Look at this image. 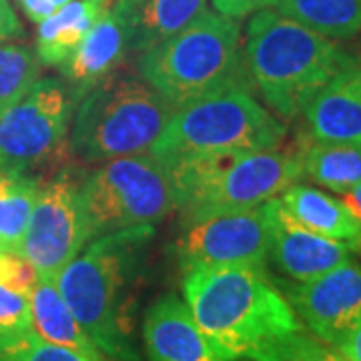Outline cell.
I'll return each instance as SVG.
<instances>
[{
	"instance_id": "cell-1",
	"label": "cell",
	"mask_w": 361,
	"mask_h": 361,
	"mask_svg": "<svg viewBox=\"0 0 361 361\" xmlns=\"http://www.w3.org/2000/svg\"><path fill=\"white\" fill-rule=\"evenodd\" d=\"M185 303L225 360L281 361L301 322L265 267H193L183 277Z\"/></svg>"
},
{
	"instance_id": "cell-2",
	"label": "cell",
	"mask_w": 361,
	"mask_h": 361,
	"mask_svg": "<svg viewBox=\"0 0 361 361\" xmlns=\"http://www.w3.org/2000/svg\"><path fill=\"white\" fill-rule=\"evenodd\" d=\"M153 235L155 225L101 235L54 281L85 334L113 360L139 361L133 345V289Z\"/></svg>"
},
{
	"instance_id": "cell-3",
	"label": "cell",
	"mask_w": 361,
	"mask_h": 361,
	"mask_svg": "<svg viewBox=\"0 0 361 361\" xmlns=\"http://www.w3.org/2000/svg\"><path fill=\"white\" fill-rule=\"evenodd\" d=\"M243 51L251 87L279 118L303 113L317 90L355 65L336 40L271 8L249 18Z\"/></svg>"
},
{
	"instance_id": "cell-4",
	"label": "cell",
	"mask_w": 361,
	"mask_h": 361,
	"mask_svg": "<svg viewBox=\"0 0 361 361\" xmlns=\"http://www.w3.org/2000/svg\"><path fill=\"white\" fill-rule=\"evenodd\" d=\"M139 75L175 109L227 90H251L239 18L203 13L139 56Z\"/></svg>"
},
{
	"instance_id": "cell-5",
	"label": "cell",
	"mask_w": 361,
	"mask_h": 361,
	"mask_svg": "<svg viewBox=\"0 0 361 361\" xmlns=\"http://www.w3.org/2000/svg\"><path fill=\"white\" fill-rule=\"evenodd\" d=\"M165 167L187 225L211 215L263 205L281 197L303 177L299 145L289 151L197 157Z\"/></svg>"
},
{
	"instance_id": "cell-6",
	"label": "cell",
	"mask_w": 361,
	"mask_h": 361,
	"mask_svg": "<svg viewBox=\"0 0 361 361\" xmlns=\"http://www.w3.org/2000/svg\"><path fill=\"white\" fill-rule=\"evenodd\" d=\"M175 106L141 75H111L78 103L71 153L82 163L151 153Z\"/></svg>"
},
{
	"instance_id": "cell-7",
	"label": "cell",
	"mask_w": 361,
	"mask_h": 361,
	"mask_svg": "<svg viewBox=\"0 0 361 361\" xmlns=\"http://www.w3.org/2000/svg\"><path fill=\"white\" fill-rule=\"evenodd\" d=\"M285 125L251 90H227L177 109L151 149L161 163L277 149Z\"/></svg>"
},
{
	"instance_id": "cell-8",
	"label": "cell",
	"mask_w": 361,
	"mask_h": 361,
	"mask_svg": "<svg viewBox=\"0 0 361 361\" xmlns=\"http://www.w3.org/2000/svg\"><path fill=\"white\" fill-rule=\"evenodd\" d=\"M90 239L139 225H155L177 209L169 169L153 155L104 161L80 183Z\"/></svg>"
},
{
	"instance_id": "cell-9",
	"label": "cell",
	"mask_w": 361,
	"mask_h": 361,
	"mask_svg": "<svg viewBox=\"0 0 361 361\" xmlns=\"http://www.w3.org/2000/svg\"><path fill=\"white\" fill-rule=\"evenodd\" d=\"M75 104L63 80L39 78L18 103L0 115V171L40 177L42 169H61L71 153Z\"/></svg>"
},
{
	"instance_id": "cell-10",
	"label": "cell",
	"mask_w": 361,
	"mask_h": 361,
	"mask_svg": "<svg viewBox=\"0 0 361 361\" xmlns=\"http://www.w3.org/2000/svg\"><path fill=\"white\" fill-rule=\"evenodd\" d=\"M82 171L61 167L40 183L18 255L26 259L40 279L56 281L61 271L80 255L90 241L89 221L82 203Z\"/></svg>"
},
{
	"instance_id": "cell-11",
	"label": "cell",
	"mask_w": 361,
	"mask_h": 361,
	"mask_svg": "<svg viewBox=\"0 0 361 361\" xmlns=\"http://www.w3.org/2000/svg\"><path fill=\"white\" fill-rule=\"evenodd\" d=\"M269 241V217L263 203L245 211L221 213L189 223L175 251L185 271L229 265L265 267Z\"/></svg>"
},
{
	"instance_id": "cell-12",
	"label": "cell",
	"mask_w": 361,
	"mask_h": 361,
	"mask_svg": "<svg viewBox=\"0 0 361 361\" xmlns=\"http://www.w3.org/2000/svg\"><path fill=\"white\" fill-rule=\"evenodd\" d=\"M285 291L299 322L325 345L337 348L361 319V267L353 259Z\"/></svg>"
},
{
	"instance_id": "cell-13",
	"label": "cell",
	"mask_w": 361,
	"mask_h": 361,
	"mask_svg": "<svg viewBox=\"0 0 361 361\" xmlns=\"http://www.w3.org/2000/svg\"><path fill=\"white\" fill-rule=\"evenodd\" d=\"M265 209L269 217L271 261L297 283L336 269L355 251L348 243L311 231L285 209L279 197L267 201Z\"/></svg>"
},
{
	"instance_id": "cell-14",
	"label": "cell",
	"mask_w": 361,
	"mask_h": 361,
	"mask_svg": "<svg viewBox=\"0 0 361 361\" xmlns=\"http://www.w3.org/2000/svg\"><path fill=\"white\" fill-rule=\"evenodd\" d=\"M142 341L151 361H229L209 341L177 295H163L147 310Z\"/></svg>"
},
{
	"instance_id": "cell-15",
	"label": "cell",
	"mask_w": 361,
	"mask_h": 361,
	"mask_svg": "<svg viewBox=\"0 0 361 361\" xmlns=\"http://www.w3.org/2000/svg\"><path fill=\"white\" fill-rule=\"evenodd\" d=\"M303 116L311 139L361 147V65L349 66L317 90Z\"/></svg>"
},
{
	"instance_id": "cell-16",
	"label": "cell",
	"mask_w": 361,
	"mask_h": 361,
	"mask_svg": "<svg viewBox=\"0 0 361 361\" xmlns=\"http://www.w3.org/2000/svg\"><path fill=\"white\" fill-rule=\"evenodd\" d=\"M129 52L125 30L113 8L92 26L78 49L61 66L75 103H80L90 90L115 75Z\"/></svg>"
},
{
	"instance_id": "cell-17",
	"label": "cell",
	"mask_w": 361,
	"mask_h": 361,
	"mask_svg": "<svg viewBox=\"0 0 361 361\" xmlns=\"http://www.w3.org/2000/svg\"><path fill=\"white\" fill-rule=\"evenodd\" d=\"M113 13L125 30L129 52H145L207 13V0H116Z\"/></svg>"
},
{
	"instance_id": "cell-18",
	"label": "cell",
	"mask_w": 361,
	"mask_h": 361,
	"mask_svg": "<svg viewBox=\"0 0 361 361\" xmlns=\"http://www.w3.org/2000/svg\"><path fill=\"white\" fill-rule=\"evenodd\" d=\"M113 0H73L37 26V56L42 65L63 66Z\"/></svg>"
},
{
	"instance_id": "cell-19",
	"label": "cell",
	"mask_w": 361,
	"mask_h": 361,
	"mask_svg": "<svg viewBox=\"0 0 361 361\" xmlns=\"http://www.w3.org/2000/svg\"><path fill=\"white\" fill-rule=\"evenodd\" d=\"M30 313H32V331L54 345L73 349L92 360L104 361L101 349L92 343L77 317L61 295L59 287L51 279H40L30 291Z\"/></svg>"
},
{
	"instance_id": "cell-20",
	"label": "cell",
	"mask_w": 361,
	"mask_h": 361,
	"mask_svg": "<svg viewBox=\"0 0 361 361\" xmlns=\"http://www.w3.org/2000/svg\"><path fill=\"white\" fill-rule=\"evenodd\" d=\"M279 199L285 209L311 231L348 243L357 251L361 243V223L343 201L305 185L289 187Z\"/></svg>"
},
{
	"instance_id": "cell-21",
	"label": "cell",
	"mask_w": 361,
	"mask_h": 361,
	"mask_svg": "<svg viewBox=\"0 0 361 361\" xmlns=\"http://www.w3.org/2000/svg\"><path fill=\"white\" fill-rule=\"evenodd\" d=\"M301 173L329 191L345 195L361 183V147L301 139Z\"/></svg>"
},
{
	"instance_id": "cell-22",
	"label": "cell",
	"mask_w": 361,
	"mask_h": 361,
	"mask_svg": "<svg viewBox=\"0 0 361 361\" xmlns=\"http://www.w3.org/2000/svg\"><path fill=\"white\" fill-rule=\"evenodd\" d=\"M269 6L331 40L361 32V0H267Z\"/></svg>"
},
{
	"instance_id": "cell-23",
	"label": "cell",
	"mask_w": 361,
	"mask_h": 361,
	"mask_svg": "<svg viewBox=\"0 0 361 361\" xmlns=\"http://www.w3.org/2000/svg\"><path fill=\"white\" fill-rule=\"evenodd\" d=\"M42 179L28 173L0 171V251H20Z\"/></svg>"
},
{
	"instance_id": "cell-24",
	"label": "cell",
	"mask_w": 361,
	"mask_h": 361,
	"mask_svg": "<svg viewBox=\"0 0 361 361\" xmlns=\"http://www.w3.org/2000/svg\"><path fill=\"white\" fill-rule=\"evenodd\" d=\"M39 80V56L25 44H0V115L16 104Z\"/></svg>"
},
{
	"instance_id": "cell-25",
	"label": "cell",
	"mask_w": 361,
	"mask_h": 361,
	"mask_svg": "<svg viewBox=\"0 0 361 361\" xmlns=\"http://www.w3.org/2000/svg\"><path fill=\"white\" fill-rule=\"evenodd\" d=\"M0 361H99L40 339L35 331L0 345Z\"/></svg>"
},
{
	"instance_id": "cell-26",
	"label": "cell",
	"mask_w": 361,
	"mask_h": 361,
	"mask_svg": "<svg viewBox=\"0 0 361 361\" xmlns=\"http://www.w3.org/2000/svg\"><path fill=\"white\" fill-rule=\"evenodd\" d=\"M32 331L28 295L16 293L0 283V345L20 339Z\"/></svg>"
},
{
	"instance_id": "cell-27",
	"label": "cell",
	"mask_w": 361,
	"mask_h": 361,
	"mask_svg": "<svg viewBox=\"0 0 361 361\" xmlns=\"http://www.w3.org/2000/svg\"><path fill=\"white\" fill-rule=\"evenodd\" d=\"M39 281V273L32 265L16 253L0 251V283L6 285L16 293L30 295L35 285Z\"/></svg>"
},
{
	"instance_id": "cell-28",
	"label": "cell",
	"mask_w": 361,
	"mask_h": 361,
	"mask_svg": "<svg viewBox=\"0 0 361 361\" xmlns=\"http://www.w3.org/2000/svg\"><path fill=\"white\" fill-rule=\"evenodd\" d=\"M281 361H353L339 351H331L315 339L297 334L281 349Z\"/></svg>"
},
{
	"instance_id": "cell-29",
	"label": "cell",
	"mask_w": 361,
	"mask_h": 361,
	"mask_svg": "<svg viewBox=\"0 0 361 361\" xmlns=\"http://www.w3.org/2000/svg\"><path fill=\"white\" fill-rule=\"evenodd\" d=\"M68 2H73V0H18V6L23 8L28 20L39 25L49 16L59 13L61 8H65Z\"/></svg>"
},
{
	"instance_id": "cell-30",
	"label": "cell",
	"mask_w": 361,
	"mask_h": 361,
	"mask_svg": "<svg viewBox=\"0 0 361 361\" xmlns=\"http://www.w3.org/2000/svg\"><path fill=\"white\" fill-rule=\"evenodd\" d=\"M23 37H25V28L11 6V0H0V44Z\"/></svg>"
},
{
	"instance_id": "cell-31",
	"label": "cell",
	"mask_w": 361,
	"mask_h": 361,
	"mask_svg": "<svg viewBox=\"0 0 361 361\" xmlns=\"http://www.w3.org/2000/svg\"><path fill=\"white\" fill-rule=\"evenodd\" d=\"M217 13L229 18H243L259 8H267V0H211Z\"/></svg>"
},
{
	"instance_id": "cell-32",
	"label": "cell",
	"mask_w": 361,
	"mask_h": 361,
	"mask_svg": "<svg viewBox=\"0 0 361 361\" xmlns=\"http://www.w3.org/2000/svg\"><path fill=\"white\" fill-rule=\"evenodd\" d=\"M336 349L339 353H343L345 357H349V360L361 361V319Z\"/></svg>"
},
{
	"instance_id": "cell-33",
	"label": "cell",
	"mask_w": 361,
	"mask_h": 361,
	"mask_svg": "<svg viewBox=\"0 0 361 361\" xmlns=\"http://www.w3.org/2000/svg\"><path fill=\"white\" fill-rule=\"evenodd\" d=\"M343 203L349 207V211L355 215V219L361 223V183L357 187H353L351 191L343 195Z\"/></svg>"
},
{
	"instance_id": "cell-34",
	"label": "cell",
	"mask_w": 361,
	"mask_h": 361,
	"mask_svg": "<svg viewBox=\"0 0 361 361\" xmlns=\"http://www.w3.org/2000/svg\"><path fill=\"white\" fill-rule=\"evenodd\" d=\"M357 251H361V243H360V247H357Z\"/></svg>"
}]
</instances>
